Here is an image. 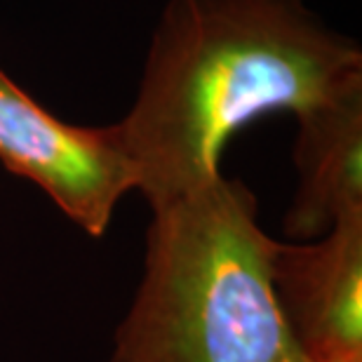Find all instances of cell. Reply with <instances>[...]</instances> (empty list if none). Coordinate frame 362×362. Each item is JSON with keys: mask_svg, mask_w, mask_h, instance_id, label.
<instances>
[{"mask_svg": "<svg viewBox=\"0 0 362 362\" xmlns=\"http://www.w3.org/2000/svg\"><path fill=\"white\" fill-rule=\"evenodd\" d=\"M360 76L358 45L303 0H170L113 134L153 209L221 175V151L247 122L299 115Z\"/></svg>", "mask_w": 362, "mask_h": 362, "instance_id": "1", "label": "cell"}, {"mask_svg": "<svg viewBox=\"0 0 362 362\" xmlns=\"http://www.w3.org/2000/svg\"><path fill=\"white\" fill-rule=\"evenodd\" d=\"M273 247L238 179L153 207L139 292L106 362H306L271 287Z\"/></svg>", "mask_w": 362, "mask_h": 362, "instance_id": "2", "label": "cell"}, {"mask_svg": "<svg viewBox=\"0 0 362 362\" xmlns=\"http://www.w3.org/2000/svg\"><path fill=\"white\" fill-rule=\"evenodd\" d=\"M0 163L40 186L85 233L104 235L136 172L113 127H78L31 99L0 69Z\"/></svg>", "mask_w": 362, "mask_h": 362, "instance_id": "3", "label": "cell"}, {"mask_svg": "<svg viewBox=\"0 0 362 362\" xmlns=\"http://www.w3.org/2000/svg\"><path fill=\"white\" fill-rule=\"evenodd\" d=\"M271 287L306 362H362V212L313 243L275 240Z\"/></svg>", "mask_w": 362, "mask_h": 362, "instance_id": "4", "label": "cell"}, {"mask_svg": "<svg viewBox=\"0 0 362 362\" xmlns=\"http://www.w3.org/2000/svg\"><path fill=\"white\" fill-rule=\"evenodd\" d=\"M296 118L299 184L285 230L308 243L344 216L362 212V76Z\"/></svg>", "mask_w": 362, "mask_h": 362, "instance_id": "5", "label": "cell"}]
</instances>
